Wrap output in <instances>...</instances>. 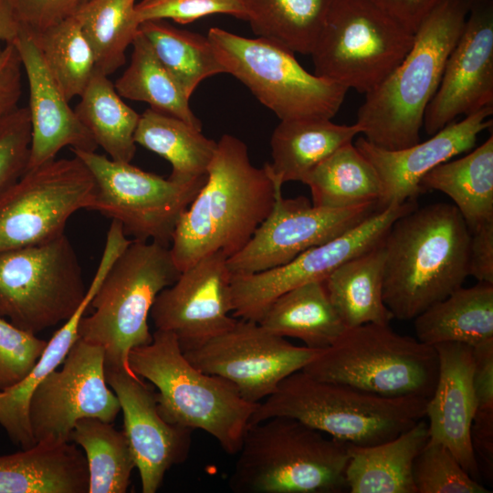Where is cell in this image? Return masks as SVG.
<instances>
[{
  "instance_id": "cell-8",
  "label": "cell",
  "mask_w": 493,
  "mask_h": 493,
  "mask_svg": "<svg viewBox=\"0 0 493 493\" xmlns=\"http://www.w3.org/2000/svg\"><path fill=\"white\" fill-rule=\"evenodd\" d=\"M302 371L381 396L428 399L437 381L438 357L435 347L389 324L367 323L348 328Z\"/></svg>"
},
{
  "instance_id": "cell-30",
  "label": "cell",
  "mask_w": 493,
  "mask_h": 493,
  "mask_svg": "<svg viewBox=\"0 0 493 493\" xmlns=\"http://www.w3.org/2000/svg\"><path fill=\"white\" fill-rule=\"evenodd\" d=\"M258 323L276 335L299 339L304 346L318 351L330 347L347 330L320 280L280 295Z\"/></svg>"
},
{
  "instance_id": "cell-23",
  "label": "cell",
  "mask_w": 493,
  "mask_h": 493,
  "mask_svg": "<svg viewBox=\"0 0 493 493\" xmlns=\"http://www.w3.org/2000/svg\"><path fill=\"white\" fill-rule=\"evenodd\" d=\"M438 357L435 390L427 399L428 442L442 444L476 480L480 477L470 430L475 411L473 347L459 342L434 346Z\"/></svg>"
},
{
  "instance_id": "cell-17",
  "label": "cell",
  "mask_w": 493,
  "mask_h": 493,
  "mask_svg": "<svg viewBox=\"0 0 493 493\" xmlns=\"http://www.w3.org/2000/svg\"><path fill=\"white\" fill-rule=\"evenodd\" d=\"M377 209V204L319 207L304 196L284 198L280 190L272 210L250 240L227 258L228 268L232 275H247L285 265L351 229Z\"/></svg>"
},
{
  "instance_id": "cell-27",
  "label": "cell",
  "mask_w": 493,
  "mask_h": 493,
  "mask_svg": "<svg viewBox=\"0 0 493 493\" xmlns=\"http://www.w3.org/2000/svg\"><path fill=\"white\" fill-rule=\"evenodd\" d=\"M362 134L354 122L341 125L329 119L280 121L271 140L272 162L264 166L274 183L301 182L324 159Z\"/></svg>"
},
{
  "instance_id": "cell-40",
  "label": "cell",
  "mask_w": 493,
  "mask_h": 493,
  "mask_svg": "<svg viewBox=\"0 0 493 493\" xmlns=\"http://www.w3.org/2000/svg\"><path fill=\"white\" fill-rule=\"evenodd\" d=\"M31 34L65 98L69 101L79 97L95 73L96 64L93 51L76 16Z\"/></svg>"
},
{
  "instance_id": "cell-42",
  "label": "cell",
  "mask_w": 493,
  "mask_h": 493,
  "mask_svg": "<svg viewBox=\"0 0 493 493\" xmlns=\"http://www.w3.org/2000/svg\"><path fill=\"white\" fill-rule=\"evenodd\" d=\"M416 493H488L444 445L428 442L413 465Z\"/></svg>"
},
{
  "instance_id": "cell-48",
  "label": "cell",
  "mask_w": 493,
  "mask_h": 493,
  "mask_svg": "<svg viewBox=\"0 0 493 493\" xmlns=\"http://www.w3.org/2000/svg\"><path fill=\"white\" fill-rule=\"evenodd\" d=\"M468 275L493 284V220L470 231Z\"/></svg>"
},
{
  "instance_id": "cell-38",
  "label": "cell",
  "mask_w": 493,
  "mask_h": 493,
  "mask_svg": "<svg viewBox=\"0 0 493 493\" xmlns=\"http://www.w3.org/2000/svg\"><path fill=\"white\" fill-rule=\"evenodd\" d=\"M70 442L82 447L89 471L88 493H125L135 461L123 431L99 418L79 420Z\"/></svg>"
},
{
  "instance_id": "cell-3",
  "label": "cell",
  "mask_w": 493,
  "mask_h": 493,
  "mask_svg": "<svg viewBox=\"0 0 493 493\" xmlns=\"http://www.w3.org/2000/svg\"><path fill=\"white\" fill-rule=\"evenodd\" d=\"M470 4L471 0L439 4L415 30L404 59L365 94L355 123L369 142L386 150H400L420 142L425 111L439 87Z\"/></svg>"
},
{
  "instance_id": "cell-44",
  "label": "cell",
  "mask_w": 493,
  "mask_h": 493,
  "mask_svg": "<svg viewBox=\"0 0 493 493\" xmlns=\"http://www.w3.org/2000/svg\"><path fill=\"white\" fill-rule=\"evenodd\" d=\"M30 142L28 107H17L0 121V194L26 172Z\"/></svg>"
},
{
  "instance_id": "cell-28",
  "label": "cell",
  "mask_w": 493,
  "mask_h": 493,
  "mask_svg": "<svg viewBox=\"0 0 493 493\" xmlns=\"http://www.w3.org/2000/svg\"><path fill=\"white\" fill-rule=\"evenodd\" d=\"M416 339L429 346L459 342L476 347L493 341V284L453 291L414 319Z\"/></svg>"
},
{
  "instance_id": "cell-12",
  "label": "cell",
  "mask_w": 493,
  "mask_h": 493,
  "mask_svg": "<svg viewBox=\"0 0 493 493\" xmlns=\"http://www.w3.org/2000/svg\"><path fill=\"white\" fill-rule=\"evenodd\" d=\"M95 197L94 177L75 155L27 170L0 194V254L63 235L74 213L93 209Z\"/></svg>"
},
{
  "instance_id": "cell-25",
  "label": "cell",
  "mask_w": 493,
  "mask_h": 493,
  "mask_svg": "<svg viewBox=\"0 0 493 493\" xmlns=\"http://www.w3.org/2000/svg\"><path fill=\"white\" fill-rule=\"evenodd\" d=\"M424 419L394 438L373 446L348 444L345 471L351 493H416L413 481L415 457L428 441Z\"/></svg>"
},
{
  "instance_id": "cell-5",
  "label": "cell",
  "mask_w": 493,
  "mask_h": 493,
  "mask_svg": "<svg viewBox=\"0 0 493 493\" xmlns=\"http://www.w3.org/2000/svg\"><path fill=\"white\" fill-rule=\"evenodd\" d=\"M129 364L158 389L157 406L165 421L201 429L226 454H237L258 404L243 399L228 381L194 367L173 333L156 330L150 343L131 351Z\"/></svg>"
},
{
  "instance_id": "cell-50",
  "label": "cell",
  "mask_w": 493,
  "mask_h": 493,
  "mask_svg": "<svg viewBox=\"0 0 493 493\" xmlns=\"http://www.w3.org/2000/svg\"><path fill=\"white\" fill-rule=\"evenodd\" d=\"M19 30V25L6 0H0V43L12 42Z\"/></svg>"
},
{
  "instance_id": "cell-41",
  "label": "cell",
  "mask_w": 493,
  "mask_h": 493,
  "mask_svg": "<svg viewBox=\"0 0 493 493\" xmlns=\"http://www.w3.org/2000/svg\"><path fill=\"white\" fill-rule=\"evenodd\" d=\"M472 387L475 411L471 444L484 471H493V341L473 347Z\"/></svg>"
},
{
  "instance_id": "cell-32",
  "label": "cell",
  "mask_w": 493,
  "mask_h": 493,
  "mask_svg": "<svg viewBox=\"0 0 493 493\" xmlns=\"http://www.w3.org/2000/svg\"><path fill=\"white\" fill-rule=\"evenodd\" d=\"M134 141L167 160L169 178L180 183L205 177L217 146L201 130L151 108L140 114Z\"/></svg>"
},
{
  "instance_id": "cell-46",
  "label": "cell",
  "mask_w": 493,
  "mask_h": 493,
  "mask_svg": "<svg viewBox=\"0 0 493 493\" xmlns=\"http://www.w3.org/2000/svg\"><path fill=\"white\" fill-rule=\"evenodd\" d=\"M20 27L38 33L74 16L89 0H6Z\"/></svg>"
},
{
  "instance_id": "cell-31",
  "label": "cell",
  "mask_w": 493,
  "mask_h": 493,
  "mask_svg": "<svg viewBox=\"0 0 493 493\" xmlns=\"http://www.w3.org/2000/svg\"><path fill=\"white\" fill-rule=\"evenodd\" d=\"M423 192L435 190L454 202L469 231L493 220V136L467 155L445 162L421 181Z\"/></svg>"
},
{
  "instance_id": "cell-49",
  "label": "cell",
  "mask_w": 493,
  "mask_h": 493,
  "mask_svg": "<svg viewBox=\"0 0 493 493\" xmlns=\"http://www.w3.org/2000/svg\"><path fill=\"white\" fill-rule=\"evenodd\" d=\"M415 32L444 0H368Z\"/></svg>"
},
{
  "instance_id": "cell-33",
  "label": "cell",
  "mask_w": 493,
  "mask_h": 493,
  "mask_svg": "<svg viewBox=\"0 0 493 493\" xmlns=\"http://www.w3.org/2000/svg\"><path fill=\"white\" fill-rule=\"evenodd\" d=\"M303 184L309 187L311 204L319 207L378 205L382 195L376 170L352 142L340 147L320 163Z\"/></svg>"
},
{
  "instance_id": "cell-39",
  "label": "cell",
  "mask_w": 493,
  "mask_h": 493,
  "mask_svg": "<svg viewBox=\"0 0 493 493\" xmlns=\"http://www.w3.org/2000/svg\"><path fill=\"white\" fill-rule=\"evenodd\" d=\"M135 0H89L74 16L94 54L96 70L109 76L126 61L139 33Z\"/></svg>"
},
{
  "instance_id": "cell-10",
  "label": "cell",
  "mask_w": 493,
  "mask_h": 493,
  "mask_svg": "<svg viewBox=\"0 0 493 493\" xmlns=\"http://www.w3.org/2000/svg\"><path fill=\"white\" fill-rule=\"evenodd\" d=\"M414 38L368 0H335L310 54L314 74L365 95L404 59Z\"/></svg>"
},
{
  "instance_id": "cell-9",
  "label": "cell",
  "mask_w": 493,
  "mask_h": 493,
  "mask_svg": "<svg viewBox=\"0 0 493 493\" xmlns=\"http://www.w3.org/2000/svg\"><path fill=\"white\" fill-rule=\"evenodd\" d=\"M207 37L229 73L280 121L331 120L348 88L308 72L292 51L261 37H244L218 27Z\"/></svg>"
},
{
  "instance_id": "cell-13",
  "label": "cell",
  "mask_w": 493,
  "mask_h": 493,
  "mask_svg": "<svg viewBox=\"0 0 493 493\" xmlns=\"http://www.w3.org/2000/svg\"><path fill=\"white\" fill-rule=\"evenodd\" d=\"M71 151L94 177L96 197L92 210L119 222L125 235L133 240L170 246L179 218L206 178L180 183L96 152Z\"/></svg>"
},
{
  "instance_id": "cell-29",
  "label": "cell",
  "mask_w": 493,
  "mask_h": 493,
  "mask_svg": "<svg viewBox=\"0 0 493 493\" xmlns=\"http://www.w3.org/2000/svg\"><path fill=\"white\" fill-rule=\"evenodd\" d=\"M384 248H373L344 262L324 280L329 299L346 328L390 324L394 319L383 301Z\"/></svg>"
},
{
  "instance_id": "cell-7",
  "label": "cell",
  "mask_w": 493,
  "mask_h": 493,
  "mask_svg": "<svg viewBox=\"0 0 493 493\" xmlns=\"http://www.w3.org/2000/svg\"><path fill=\"white\" fill-rule=\"evenodd\" d=\"M170 248L153 241L131 240L101 281L79 325V338L104 350L105 367L135 374L129 354L150 343L148 319L158 294L179 277Z\"/></svg>"
},
{
  "instance_id": "cell-1",
  "label": "cell",
  "mask_w": 493,
  "mask_h": 493,
  "mask_svg": "<svg viewBox=\"0 0 493 493\" xmlns=\"http://www.w3.org/2000/svg\"><path fill=\"white\" fill-rule=\"evenodd\" d=\"M278 186L265 166L250 161L246 144L224 134L197 194L179 218L170 252L181 272L201 258L239 252L268 215Z\"/></svg>"
},
{
  "instance_id": "cell-45",
  "label": "cell",
  "mask_w": 493,
  "mask_h": 493,
  "mask_svg": "<svg viewBox=\"0 0 493 493\" xmlns=\"http://www.w3.org/2000/svg\"><path fill=\"white\" fill-rule=\"evenodd\" d=\"M134 10L140 23L172 19L187 24L213 14L246 20L242 0H142L135 4Z\"/></svg>"
},
{
  "instance_id": "cell-37",
  "label": "cell",
  "mask_w": 493,
  "mask_h": 493,
  "mask_svg": "<svg viewBox=\"0 0 493 493\" xmlns=\"http://www.w3.org/2000/svg\"><path fill=\"white\" fill-rule=\"evenodd\" d=\"M139 29L189 98L204 79L226 73L207 37L177 28L163 19L144 21Z\"/></svg>"
},
{
  "instance_id": "cell-18",
  "label": "cell",
  "mask_w": 493,
  "mask_h": 493,
  "mask_svg": "<svg viewBox=\"0 0 493 493\" xmlns=\"http://www.w3.org/2000/svg\"><path fill=\"white\" fill-rule=\"evenodd\" d=\"M232 274L227 257L208 255L181 271L156 297L150 316L156 330L175 335L183 352L232 328Z\"/></svg>"
},
{
  "instance_id": "cell-2",
  "label": "cell",
  "mask_w": 493,
  "mask_h": 493,
  "mask_svg": "<svg viewBox=\"0 0 493 493\" xmlns=\"http://www.w3.org/2000/svg\"><path fill=\"white\" fill-rule=\"evenodd\" d=\"M471 233L448 203L414 208L383 240V301L393 318L414 320L462 287L468 277Z\"/></svg>"
},
{
  "instance_id": "cell-34",
  "label": "cell",
  "mask_w": 493,
  "mask_h": 493,
  "mask_svg": "<svg viewBox=\"0 0 493 493\" xmlns=\"http://www.w3.org/2000/svg\"><path fill=\"white\" fill-rule=\"evenodd\" d=\"M335 0H242L258 37L293 53L310 55Z\"/></svg>"
},
{
  "instance_id": "cell-20",
  "label": "cell",
  "mask_w": 493,
  "mask_h": 493,
  "mask_svg": "<svg viewBox=\"0 0 493 493\" xmlns=\"http://www.w3.org/2000/svg\"><path fill=\"white\" fill-rule=\"evenodd\" d=\"M105 378L123 414V432L139 470L142 491L155 493L166 472L188 457L192 430L163 418L155 393L138 375L105 367Z\"/></svg>"
},
{
  "instance_id": "cell-47",
  "label": "cell",
  "mask_w": 493,
  "mask_h": 493,
  "mask_svg": "<svg viewBox=\"0 0 493 493\" xmlns=\"http://www.w3.org/2000/svg\"><path fill=\"white\" fill-rule=\"evenodd\" d=\"M22 63L13 42L0 50V121L17 108L22 92Z\"/></svg>"
},
{
  "instance_id": "cell-19",
  "label": "cell",
  "mask_w": 493,
  "mask_h": 493,
  "mask_svg": "<svg viewBox=\"0 0 493 493\" xmlns=\"http://www.w3.org/2000/svg\"><path fill=\"white\" fill-rule=\"evenodd\" d=\"M493 107V0H471L423 128L433 135L461 115Z\"/></svg>"
},
{
  "instance_id": "cell-4",
  "label": "cell",
  "mask_w": 493,
  "mask_h": 493,
  "mask_svg": "<svg viewBox=\"0 0 493 493\" xmlns=\"http://www.w3.org/2000/svg\"><path fill=\"white\" fill-rule=\"evenodd\" d=\"M426 404V398L381 396L301 370L258 404L249 425L289 417L346 444L367 446L394 438L424 419Z\"/></svg>"
},
{
  "instance_id": "cell-24",
  "label": "cell",
  "mask_w": 493,
  "mask_h": 493,
  "mask_svg": "<svg viewBox=\"0 0 493 493\" xmlns=\"http://www.w3.org/2000/svg\"><path fill=\"white\" fill-rule=\"evenodd\" d=\"M89 471L76 444L44 440L0 456V493H88Z\"/></svg>"
},
{
  "instance_id": "cell-26",
  "label": "cell",
  "mask_w": 493,
  "mask_h": 493,
  "mask_svg": "<svg viewBox=\"0 0 493 493\" xmlns=\"http://www.w3.org/2000/svg\"><path fill=\"white\" fill-rule=\"evenodd\" d=\"M111 266L110 259L102 257L86 295L78 309L47 341L43 353L31 372L19 383L0 390V425L13 443L22 449L36 445L28 418L30 397L37 386L58 365L63 363L68 351L79 339V325L101 281Z\"/></svg>"
},
{
  "instance_id": "cell-14",
  "label": "cell",
  "mask_w": 493,
  "mask_h": 493,
  "mask_svg": "<svg viewBox=\"0 0 493 493\" xmlns=\"http://www.w3.org/2000/svg\"><path fill=\"white\" fill-rule=\"evenodd\" d=\"M415 201L377 209L342 235L296 257L288 263L257 273L232 275L233 316L258 322L283 293L311 281H323L349 259L378 246L393 223L416 208Z\"/></svg>"
},
{
  "instance_id": "cell-35",
  "label": "cell",
  "mask_w": 493,
  "mask_h": 493,
  "mask_svg": "<svg viewBox=\"0 0 493 493\" xmlns=\"http://www.w3.org/2000/svg\"><path fill=\"white\" fill-rule=\"evenodd\" d=\"M74 111L111 160L131 163L140 114L129 107L108 76L95 71Z\"/></svg>"
},
{
  "instance_id": "cell-15",
  "label": "cell",
  "mask_w": 493,
  "mask_h": 493,
  "mask_svg": "<svg viewBox=\"0 0 493 493\" xmlns=\"http://www.w3.org/2000/svg\"><path fill=\"white\" fill-rule=\"evenodd\" d=\"M320 351L294 345L258 322L237 319L226 331L184 353L200 371L228 381L243 399L259 404Z\"/></svg>"
},
{
  "instance_id": "cell-16",
  "label": "cell",
  "mask_w": 493,
  "mask_h": 493,
  "mask_svg": "<svg viewBox=\"0 0 493 493\" xmlns=\"http://www.w3.org/2000/svg\"><path fill=\"white\" fill-rule=\"evenodd\" d=\"M109 387L103 348L79 338L62 368L51 372L30 397L28 418L36 444L70 442L73 427L82 418L112 423L121 406Z\"/></svg>"
},
{
  "instance_id": "cell-6",
  "label": "cell",
  "mask_w": 493,
  "mask_h": 493,
  "mask_svg": "<svg viewBox=\"0 0 493 493\" xmlns=\"http://www.w3.org/2000/svg\"><path fill=\"white\" fill-rule=\"evenodd\" d=\"M229 477L236 493H340L348 490V444L296 419L248 425Z\"/></svg>"
},
{
  "instance_id": "cell-36",
  "label": "cell",
  "mask_w": 493,
  "mask_h": 493,
  "mask_svg": "<svg viewBox=\"0 0 493 493\" xmlns=\"http://www.w3.org/2000/svg\"><path fill=\"white\" fill-rule=\"evenodd\" d=\"M131 46L130 65L114 83L119 95L146 102L151 109L176 117L202 131L201 121L190 108V98L158 59L140 29Z\"/></svg>"
},
{
  "instance_id": "cell-21",
  "label": "cell",
  "mask_w": 493,
  "mask_h": 493,
  "mask_svg": "<svg viewBox=\"0 0 493 493\" xmlns=\"http://www.w3.org/2000/svg\"><path fill=\"white\" fill-rule=\"evenodd\" d=\"M493 107L452 121L423 142L400 150H386L359 137L354 145L372 164L382 185L379 208L414 201L424 193L423 177L437 165L469 152L478 135L491 129Z\"/></svg>"
},
{
  "instance_id": "cell-11",
  "label": "cell",
  "mask_w": 493,
  "mask_h": 493,
  "mask_svg": "<svg viewBox=\"0 0 493 493\" xmlns=\"http://www.w3.org/2000/svg\"><path fill=\"white\" fill-rule=\"evenodd\" d=\"M87 292L78 256L65 234L0 254V317L37 334L66 321Z\"/></svg>"
},
{
  "instance_id": "cell-43",
  "label": "cell",
  "mask_w": 493,
  "mask_h": 493,
  "mask_svg": "<svg viewBox=\"0 0 493 493\" xmlns=\"http://www.w3.org/2000/svg\"><path fill=\"white\" fill-rule=\"evenodd\" d=\"M47 341L0 317V390L21 382L33 369Z\"/></svg>"
},
{
  "instance_id": "cell-22",
  "label": "cell",
  "mask_w": 493,
  "mask_h": 493,
  "mask_svg": "<svg viewBox=\"0 0 493 493\" xmlns=\"http://www.w3.org/2000/svg\"><path fill=\"white\" fill-rule=\"evenodd\" d=\"M12 42L29 87L31 142L27 170L55 159L67 146L95 152L96 142L50 75L32 34L19 26Z\"/></svg>"
}]
</instances>
